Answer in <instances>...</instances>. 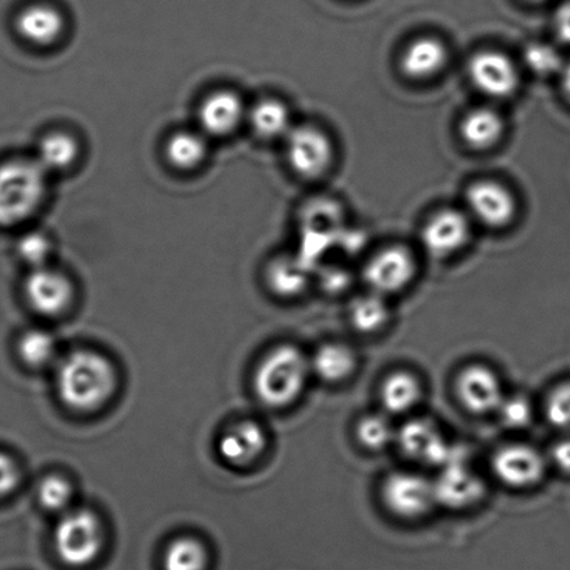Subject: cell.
<instances>
[{"mask_svg": "<svg viewBox=\"0 0 570 570\" xmlns=\"http://www.w3.org/2000/svg\"><path fill=\"white\" fill-rule=\"evenodd\" d=\"M55 383L65 406L91 413L112 400L118 389V373L104 354L79 348L60 360Z\"/></svg>", "mask_w": 570, "mask_h": 570, "instance_id": "6da1fadb", "label": "cell"}, {"mask_svg": "<svg viewBox=\"0 0 570 570\" xmlns=\"http://www.w3.org/2000/svg\"><path fill=\"white\" fill-rule=\"evenodd\" d=\"M313 376L309 356L301 347L282 343L257 365L254 373V394L263 405L285 409L301 400Z\"/></svg>", "mask_w": 570, "mask_h": 570, "instance_id": "7a4b0ae2", "label": "cell"}, {"mask_svg": "<svg viewBox=\"0 0 570 570\" xmlns=\"http://www.w3.org/2000/svg\"><path fill=\"white\" fill-rule=\"evenodd\" d=\"M48 177L36 158L0 165V226L16 228L41 212L48 197Z\"/></svg>", "mask_w": 570, "mask_h": 570, "instance_id": "3957f363", "label": "cell"}, {"mask_svg": "<svg viewBox=\"0 0 570 570\" xmlns=\"http://www.w3.org/2000/svg\"><path fill=\"white\" fill-rule=\"evenodd\" d=\"M55 552L66 567L81 569L96 562L104 550L105 529L90 509H69L53 533Z\"/></svg>", "mask_w": 570, "mask_h": 570, "instance_id": "277c9868", "label": "cell"}, {"mask_svg": "<svg viewBox=\"0 0 570 570\" xmlns=\"http://www.w3.org/2000/svg\"><path fill=\"white\" fill-rule=\"evenodd\" d=\"M381 501L392 517L402 520L423 519L439 507L434 481L409 470L386 475L381 484Z\"/></svg>", "mask_w": 570, "mask_h": 570, "instance_id": "5b68a950", "label": "cell"}, {"mask_svg": "<svg viewBox=\"0 0 570 570\" xmlns=\"http://www.w3.org/2000/svg\"><path fill=\"white\" fill-rule=\"evenodd\" d=\"M396 445L411 461L436 469L464 459L463 451L458 450L442 433L440 425L428 417L406 420L397 429Z\"/></svg>", "mask_w": 570, "mask_h": 570, "instance_id": "8992f818", "label": "cell"}, {"mask_svg": "<svg viewBox=\"0 0 570 570\" xmlns=\"http://www.w3.org/2000/svg\"><path fill=\"white\" fill-rule=\"evenodd\" d=\"M550 461L544 452L524 442L498 448L491 459V472L512 490L534 489L544 480Z\"/></svg>", "mask_w": 570, "mask_h": 570, "instance_id": "52a82bcc", "label": "cell"}, {"mask_svg": "<svg viewBox=\"0 0 570 570\" xmlns=\"http://www.w3.org/2000/svg\"><path fill=\"white\" fill-rule=\"evenodd\" d=\"M284 141L287 164L302 179L317 180L334 164V142L318 127L295 126Z\"/></svg>", "mask_w": 570, "mask_h": 570, "instance_id": "ba28073f", "label": "cell"}, {"mask_svg": "<svg viewBox=\"0 0 570 570\" xmlns=\"http://www.w3.org/2000/svg\"><path fill=\"white\" fill-rule=\"evenodd\" d=\"M416 275V257L403 246H390L376 252L363 268V281L368 291L384 297L406 291Z\"/></svg>", "mask_w": 570, "mask_h": 570, "instance_id": "9c48e42d", "label": "cell"}, {"mask_svg": "<svg viewBox=\"0 0 570 570\" xmlns=\"http://www.w3.org/2000/svg\"><path fill=\"white\" fill-rule=\"evenodd\" d=\"M455 392L461 406L473 416L497 414L505 400L501 376L490 365H466L456 376Z\"/></svg>", "mask_w": 570, "mask_h": 570, "instance_id": "30bf717a", "label": "cell"}, {"mask_svg": "<svg viewBox=\"0 0 570 570\" xmlns=\"http://www.w3.org/2000/svg\"><path fill=\"white\" fill-rule=\"evenodd\" d=\"M434 481L436 505L450 511H466L479 505L487 495V484L466 459L439 469Z\"/></svg>", "mask_w": 570, "mask_h": 570, "instance_id": "8fae6325", "label": "cell"}, {"mask_svg": "<svg viewBox=\"0 0 570 570\" xmlns=\"http://www.w3.org/2000/svg\"><path fill=\"white\" fill-rule=\"evenodd\" d=\"M470 236H472V223L469 214L445 208L435 213L424 224L420 240L431 258L446 259L462 252L468 246Z\"/></svg>", "mask_w": 570, "mask_h": 570, "instance_id": "7c38bea8", "label": "cell"}, {"mask_svg": "<svg viewBox=\"0 0 570 570\" xmlns=\"http://www.w3.org/2000/svg\"><path fill=\"white\" fill-rule=\"evenodd\" d=\"M470 218L487 228L501 229L511 225L518 213V202L505 185L497 180H479L466 190Z\"/></svg>", "mask_w": 570, "mask_h": 570, "instance_id": "4fadbf2b", "label": "cell"}, {"mask_svg": "<svg viewBox=\"0 0 570 570\" xmlns=\"http://www.w3.org/2000/svg\"><path fill=\"white\" fill-rule=\"evenodd\" d=\"M24 296L30 307L43 317H58L68 312L75 298V286L58 269H31L24 282Z\"/></svg>", "mask_w": 570, "mask_h": 570, "instance_id": "5bb4252c", "label": "cell"}, {"mask_svg": "<svg viewBox=\"0 0 570 570\" xmlns=\"http://www.w3.org/2000/svg\"><path fill=\"white\" fill-rule=\"evenodd\" d=\"M248 107L234 90L209 92L197 112L198 130L208 138H226L246 125Z\"/></svg>", "mask_w": 570, "mask_h": 570, "instance_id": "9a60e30c", "label": "cell"}, {"mask_svg": "<svg viewBox=\"0 0 570 570\" xmlns=\"http://www.w3.org/2000/svg\"><path fill=\"white\" fill-rule=\"evenodd\" d=\"M469 76L484 96L494 99L512 97L518 91L520 76L517 65L508 55L498 51H481L469 62Z\"/></svg>", "mask_w": 570, "mask_h": 570, "instance_id": "2e32d148", "label": "cell"}, {"mask_svg": "<svg viewBox=\"0 0 570 570\" xmlns=\"http://www.w3.org/2000/svg\"><path fill=\"white\" fill-rule=\"evenodd\" d=\"M268 446L267 431L254 420H242L224 431L218 441V453L234 468L250 466L264 455Z\"/></svg>", "mask_w": 570, "mask_h": 570, "instance_id": "e0dca14e", "label": "cell"}, {"mask_svg": "<svg viewBox=\"0 0 570 570\" xmlns=\"http://www.w3.org/2000/svg\"><path fill=\"white\" fill-rule=\"evenodd\" d=\"M16 30L30 46L51 48L58 46L65 37L66 19L63 13L51 4H31L19 13Z\"/></svg>", "mask_w": 570, "mask_h": 570, "instance_id": "ac0fdd59", "label": "cell"}, {"mask_svg": "<svg viewBox=\"0 0 570 570\" xmlns=\"http://www.w3.org/2000/svg\"><path fill=\"white\" fill-rule=\"evenodd\" d=\"M383 412L394 416H409L417 411L423 402L422 380L412 371L396 370L385 376L379 392Z\"/></svg>", "mask_w": 570, "mask_h": 570, "instance_id": "d6986e66", "label": "cell"}, {"mask_svg": "<svg viewBox=\"0 0 570 570\" xmlns=\"http://www.w3.org/2000/svg\"><path fill=\"white\" fill-rule=\"evenodd\" d=\"M313 376L328 385L347 383L356 375L358 356L343 342H325L309 356Z\"/></svg>", "mask_w": 570, "mask_h": 570, "instance_id": "ffe728a7", "label": "cell"}, {"mask_svg": "<svg viewBox=\"0 0 570 570\" xmlns=\"http://www.w3.org/2000/svg\"><path fill=\"white\" fill-rule=\"evenodd\" d=\"M448 59V48L439 38L419 37L403 51L401 70L411 80H430L445 69Z\"/></svg>", "mask_w": 570, "mask_h": 570, "instance_id": "44dd1931", "label": "cell"}, {"mask_svg": "<svg viewBox=\"0 0 570 570\" xmlns=\"http://www.w3.org/2000/svg\"><path fill=\"white\" fill-rule=\"evenodd\" d=\"M246 125L264 141L285 140L293 127L291 109L276 98L259 99L248 107Z\"/></svg>", "mask_w": 570, "mask_h": 570, "instance_id": "7402d4cb", "label": "cell"}, {"mask_svg": "<svg viewBox=\"0 0 570 570\" xmlns=\"http://www.w3.org/2000/svg\"><path fill=\"white\" fill-rule=\"evenodd\" d=\"M209 138L200 130H177L165 142V158L171 168L191 171L206 163Z\"/></svg>", "mask_w": 570, "mask_h": 570, "instance_id": "603a6c76", "label": "cell"}, {"mask_svg": "<svg viewBox=\"0 0 570 570\" xmlns=\"http://www.w3.org/2000/svg\"><path fill=\"white\" fill-rule=\"evenodd\" d=\"M80 142L73 135L62 130L48 132L38 142L36 160L48 175L63 174L80 158Z\"/></svg>", "mask_w": 570, "mask_h": 570, "instance_id": "cb8c5ba5", "label": "cell"}, {"mask_svg": "<svg viewBox=\"0 0 570 570\" xmlns=\"http://www.w3.org/2000/svg\"><path fill=\"white\" fill-rule=\"evenodd\" d=\"M505 131V121L502 116L492 108H475L470 110L459 126L462 140L470 148L490 149L501 141Z\"/></svg>", "mask_w": 570, "mask_h": 570, "instance_id": "d4e9b609", "label": "cell"}, {"mask_svg": "<svg viewBox=\"0 0 570 570\" xmlns=\"http://www.w3.org/2000/svg\"><path fill=\"white\" fill-rule=\"evenodd\" d=\"M347 318L352 328L360 335L380 334L390 325L392 318L389 297L368 291L352 301Z\"/></svg>", "mask_w": 570, "mask_h": 570, "instance_id": "484cf974", "label": "cell"}, {"mask_svg": "<svg viewBox=\"0 0 570 570\" xmlns=\"http://www.w3.org/2000/svg\"><path fill=\"white\" fill-rule=\"evenodd\" d=\"M309 268L298 257H278L265 274L269 291L282 298L302 296L309 285Z\"/></svg>", "mask_w": 570, "mask_h": 570, "instance_id": "4316f807", "label": "cell"}, {"mask_svg": "<svg viewBox=\"0 0 570 570\" xmlns=\"http://www.w3.org/2000/svg\"><path fill=\"white\" fill-rule=\"evenodd\" d=\"M208 563L207 548L195 537H177L164 552V570H207Z\"/></svg>", "mask_w": 570, "mask_h": 570, "instance_id": "83f0119b", "label": "cell"}, {"mask_svg": "<svg viewBox=\"0 0 570 570\" xmlns=\"http://www.w3.org/2000/svg\"><path fill=\"white\" fill-rule=\"evenodd\" d=\"M354 433L358 444L370 452L385 451L396 444L397 429L392 424L390 414L383 411L360 417Z\"/></svg>", "mask_w": 570, "mask_h": 570, "instance_id": "f1b7e54d", "label": "cell"}, {"mask_svg": "<svg viewBox=\"0 0 570 570\" xmlns=\"http://www.w3.org/2000/svg\"><path fill=\"white\" fill-rule=\"evenodd\" d=\"M57 341L43 330H30L20 336L18 352L21 362L32 368L46 367L57 358Z\"/></svg>", "mask_w": 570, "mask_h": 570, "instance_id": "f546056e", "label": "cell"}, {"mask_svg": "<svg viewBox=\"0 0 570 570\" xmlns=\"http://www.w3.org/2000/svg\"><path fill=\"white\" fill-rule=\"evenodd\" d=\"M73 487L62 475H47L38 485L37 497L40 505L48 512L65 513L73 501Z\"/></svg>", "mask_w": 570, "mask_h": 570, "instance_id": "4dcf8cb0", "label": "cell"}, {"mask_svg": "<svg viewBox=\"0 0 570 570\" xmlns=\"http://www.w3.org/2000/svg\"><path fill=\"white\" fill-rule=\"evenodd\" d=\"M497 416L508 430L528 429L534 420L533 402L525 395H507L498 409Z\"/></svg>", "mask_w": 570, "mask_h": 570, "instance_id": "1f68e13d", "label": "cell"}, {"mask_svg": "<svg viewBox=\"0 0 570 570\" xmlns=\"http://www.w3.org/2000/svg\"><path fill=\"white\" fill-rule=\"evenodd\" d=\"M544 414L553 429L570 433V379L562 381L548 394Z\"/></svg>", "mask_w": 570, "mask_h": 570, "instance_id": "d6a6232c", "label": "cell"}, {"mask_svg": "<svg viewBox=\"0 0 570 570\" xmlns=\"http://www.w3.org/2000/svg\"><path fill=\"white\" fill-rule=\"evenodd\" d=\"M53 247L49 237L40 230H32L20 237L18 243L19 257L31 269L47 267Z\"/></svg>", "mask_w": 570, "mask_h": 570, "instance_id": "836d02e7", "label": "cell"}, {"mask_svg": "<svg viewBox=\"0 0 570 570\" xmlns=\"http://www.w3.org/2000/svg\"><path fill=\"white\" fill-rule=\"evenodd\" d=\"M524 59L529 69L540 76L557 73L562 68L559 53L547 43L535 42L525 48Z\"/></svg>", "mask_w": 570, "mask_h": 570, "instance_id": "e575fe53", "label": "cell"}, {"mask_svg": "<svg viewBox=\"0 0 570 570\" xmlns=\"http://www.w3.org/2000/svg\"><path fill=\"white\" fill-rule=\"evenodd\" d=\"M19 484V464L8 453L0 452V498L12 494Z\"/></svg>", "mask_w": 570, "mask_h": 570, "instance_id": "d590c367", "label": "cell"}, {"mask_svg": "<svg viewBox=\"0 0 570 570\" xmlns=\"http://www.w3.org/2000/svg\"><path fill=\"white\" fill-rule=\"evenodd\" d=\"M548 461L551 466L564 475H570V435L563 436L551 446L548 452Z\"/></svg>", "mask_w": 570, "mask_h": 570, "instance_id": "8d00e7d4", "label": "cell"}, {"mask_svg": "<svg viewBox=\"0 0 570 570\" xmlns=\"http://www.w3.org/2000/svg\"><path fill=\"white\" fill-rule=\"evenodd\" d=\"M321 285H323L325 292L335 293V295H337V293L347 289V286L351 285V281H348L347 274L343 273V271L330 269L326 271L323 276Z\"/></svg>", "mask_w": 570, "mask_h": 570, "instance_id": "74e56055", "label": "cell"}, {"mask_svg": "<svg viewBox=\"0 0 570 570\" xmlns=\"http://www.w3.org/2000/svg\"><path fill=\"white\" fill-rule=\"evenodd\" d=\"M553 26L559 40L570 43V2L563 3L557 10L556 18H553Z\"/></svg>", "mask_w": 570, "mask_h": 570, "instance_id": "f35d334b", "label": "cell"}, {"mask_svg": "<svg viewBox=\"0 0 570 570\" xmlns=\"http://www.w3.org/2000/svg\"><path fill=\"white\" fill-rule=\"evenodd\" d=\"M562 87H563V94L567 96L570 102V63L568 66H564L563 73H562Z\"/></svg>", "mask_w": 570, "mask_h": 570, "instance_id": "ab89813d", "label": "cell"}, {"mask_svg": "<svg viewBox=\"0 0 570 570\" xmlns=\"http://www.w3.org/2000/svg\"><path fill=\"white\" fill-rule=\"evenodd\" d=\"M525 2H529V3H541V2H544V0H525Z\"/></svg>", "mask_w": 570, "mask_h": 570, "instance_id": "60d3db41", "label": "cell"}]
</instances>
